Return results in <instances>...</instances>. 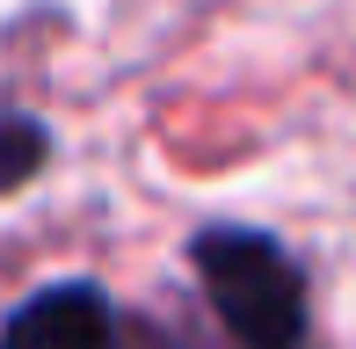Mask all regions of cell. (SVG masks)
<instances>
[{"mask_svg": "<svg viewBox=\"0 0 356 349\" xmlns=\"http://www.w3.org/2000/svg\"><path fill=\"white\" fill-rule=\"evenodd\" d=\"M37 168H44V124L0 109V197H8V189H22Z\"/></svg>", "mask_w": 356, "mask_h": 349, "instance_id": "3", "label": "cell"}, {"mask_svg": "<svg viewBox=\"0 0 356 349\" xmlns=\"http://www.w3.org/2000/svg\"><path fill=\"white\" fill-rule=\"evenodd\" d=\"M117 335L124 313L95 284H58V291H37L0 327V349H117Z\"/></svg>", "mask_w": 356, "mask_h": 349, "instance_id": "2", "label": "cell"}, {"mask_svg": "<svg viewBox=\"0 0 356 349\" xmlns=\"http://www.w3.org/2000/svg\"><path fill=\"white\" fill-rule=\"evenodd\" d=\"M117 349H204V342H189L182 327H153V320H124V335Z\"/></svg>", "mask_w": 356, "mask_h": 349, "instance_id": "4", "label": "cell"}, {"mask_svg": "<svg viewBox=\"0 0 356 349\" xmlns=\"http://www.w3.org/2000/svg\"><path fill=\"white\" fill-rule=\"evenodd\" d=\"M189 262H197L204 298H211V313L225 320V335L240 349H305L313 298H305L298 262H291L269 233L204 226L197 241H189Z\"/></svg>", "mask_w": 356, "mask_h": 349, "instance_id": "1", "label": "cell"}]
</instances>
